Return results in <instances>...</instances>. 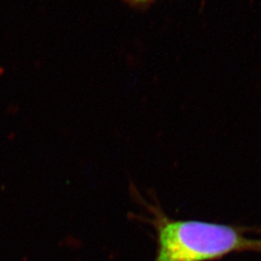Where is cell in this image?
I'll return each mask as SVG.
<instances>
[{"label": "cell", "mask_w": 261, "mask_h": 261, "mask_svg": "<svg viewBox=\"0 0 261 261\" xmlns=\"http://www.w3.org/2000/svg\"><path fill=\"white\" fill-rule=\"evenodd\" d=\"M147 208L157 237L154 261H215L233 252H261V239L248 237L249 228L174 220L158 205Z\"/></svg>", "instance_id": "obj_1"}, {"label": "cell", "mask_w": 261, "mask_h": 261, "mask_svg": "<svg viewBox=\"0 0 261 261\" xmlns=\"http://www.w3.org/2000/svg\"><path fill=\"white\" fill-rule=\"evenodd\" d=\"M154 0H126V2L130 3L132 5H135V6H139V5H145V4H148L150 2H152Z\"/></svg>", "instance_id": "obj_2"}]
</instances>
